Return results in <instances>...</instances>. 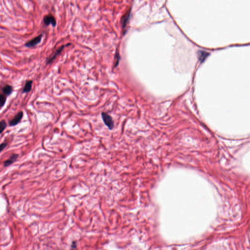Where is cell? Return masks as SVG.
Returning a JSON list of instances; mask_svg holds the SVG:
<instances>
[{
    "label": "cell",
    "mask_w": 250,
    "mask_h": 250,
    "mask_svg": "<svg viewBox=\"0 0 250 250\" xmlns=\"http://www.w3.org/2000/svg\"><path fill=\"white\" fill-rule=\"evenodd\" d=\"M131 10L132 9H129L123 15L121 19V24L122 28L123 29L124 34L126 32V28L127 24L129 21L130 16H131Z\"/></svg>",
    "instance_id": "obj_1"
},
{
    "label": "cell",
    "mask_w": 250,
    "mask_h": 250,
    "mask_svg": "<svg viewBox=\"0 0 250 250\" xmlns=\"http://www.w3.org/2000/svg\"><path fill=\"white\" fill-rule=\"evenodd\" d=\"M102 117L105 125L110 129H112L114 127V123L112 117L106 112L102 113Z\"/></svg>",
    "instance_id": "obj_2"
},
{
    "label": "cell",
    "mask_w": 250,
    "mask_h": 250,
    "mask_svg": "<svg viewBox=\"0 0 250 250\" xmlns=\"http://www.w3.org/2000/svg\"><path fill=\"white\" fill-rule=\"evenodd\" d=\"M42 37H43V35L41 34L38 36L36 37L32 40H31V41L27 42L25 44V46H27V48H31V47H33V46L37 45L39 43H40L42 39Z\"/></svg>",
    "instance_id": "obj_3"
},
{
    "label": "cell",
    "mask_w": 250,
    "mask_h": 250,
    "mask_svg": "<svg viewBox=\"0 0 250 250\" xmlns=\"http://www.w3.org/2000/svg\"><path fill=\"white\" fill-rule=\"evenodd\" d=\"M44 23L46 26H49L51 24L53 27H55L56 25V21L55 18L52 15H48L45 16L44 18Z\"/></svg>",
    "instance_id": "obj_4"
},
{
    "label": "cell",
    "mask_w": 250,
    "mask_h": 250,
    "mask_svg": "<svg viewBox=\"0 0 250 250\" xmlns=\"http://www.w3.org/2000/svg\"><path fill=\"white\" fill-rule=\"evenodd\" d=\"M71 45V44H67V45H62V46H61L60 48H58V49L56 50L54 53L53 54V55L51 56V57L48 59V61H47V63H50L53 62V61L56 58V57L61 53V52L62 51L63 49H64L65 46H67V45Z\"/></svg>",
    "instance_id": "obj_5"
},
{
    "label": "cell",
    "mask_w": 250,
    "mask_h": 250,
    "mask_svg": "<svg viewBox=\"0 0 250 250\" xmlns=\"http://www.w3.org/2000/svg\"><path fill=\"white\" fill-rule=\"evenodd\" d=\"M23 112H22V111L19 112L15 116L13 119L10 122V126H14L18 124L21 121V119L23 118Z\"/></svg>",
    "instance_id": "obj_6"
},
{
    "label": "cell",
    "mask_w": 250,
    "mask_h": 250,
    "mask_svg": "<svg viewBox=\"0 0 250 250\" xmlns=\"http://www.w3.org/2000/svg\"><path fill=\"white\" fill-rule=\"evenodd\" d=\"M18 158V155L17 154H12V155L10 157L9 159H7V160L4 162V166L6 167H8V166L11 165V164Z\"/></svg>",
    "instance_id": "obj_7"
},
{
    "label": "cell",
    "mask_w": 250,
    "mask_h": 250,
    "mask_svg": "<svg viewBox=\"0 0 250 250\" xmlns=\"http://www.w3.org/2000/svg\"><path fill=\"white\" fill-rule=\"evenodd\" d=\"M2 92L4 93V95H6V96H9L12 93V91H13V88L12 86L10 85H5V87H3L2 89Z\"/></svg>",
    "instance_id": "obj_8"
},
{
    "label": "cell",
    "mask_w": 250,
    "mask_h": 250,
    "mask_svg": "<svg viewBox=\"0 0 250 250\" xmlns=\"http://www.w3.org/2000/svg\"><path fill=\"white\" fill-rule=\"evenodd\" d=\"M32 83H33V81L32 80L27 81L26 85H24L23 90V93H28L31 92V90Z\"/></svg>",
    "instance_id": "obj_9"
},
{
    "label": "cell",
    "mask_w": 250,
    "mask_h": 250,
    "mask_svg": "<svg viewBox=\"0 0 250 250\" xmlns=\"http://www.w3.org/2000/svg\"><path fill=\"white\" fill-rule=\"evenodd\" d=\"M115 65L114 67H116L118 65L120 60V56L118 50H116V53L115 55Z\"/></svg>",
    "instance_id": "obj_10"
},
{
    "label": "cell",
    "mask_w": 250,
    "mask_h": 250,
    "mask_svg": "<svg viewBox=\"0 0 250 250\" xmlns=\"http://www.w3.org/2000/svg\"><path fill=\"white\" fill-rule=\"evenodd\" d=\"M6 96L4 94H0V107H2L6 102Z\"/></svg>",
    "instance_id": "obj_11"
},
{
    "label": "cell",
    "mask_w": 250,
    "mask_h": 250,
    "mask_svg": "<svg viewBox=\"0 0 250 250\" xmlns=\"http://www.w3.org/2000/svg\"><path fill=\"white\" fill-rule=\"evenodd\" d=\"M7 125L5 120H2L0 122V134L2 133L3 131L6 128Z\"/></svg>",
    "instance_id": "obj_12"
},
{
    "label": "cell",
    "mask_w": 250,
    "mask_h": 250,
    "mask_svg": "<svg viewBox=\"0 0 250 250\" xmlns=\"http://www.w3.org/2000/svg\"><path fill=\"white\" fill-rule=\"evenodd\" d=\"M6 146H7V144L5 143L0 144V153L2 152L4 149L6 148Z\"/></svg>",
    "instance_id": "obj_13"
}]
</instances>
